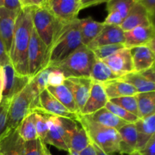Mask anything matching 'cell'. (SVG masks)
Listing matches in <instances>:
<instances>
[{
  "label": "cell",
  "instance_id": "cell-43",
  "mask_svg": "<svg viewBox=\"0 0 155 155\" xmlns=\"http://www.w3.org/2000/svg\"><path fill=\"white\" fill-rule=\"evenodd\" d=\"M10 63V59H9L8 54L6 51L5 46L3 42L2 39L0 35V65L1 67H4L5 65L9 64Z\"/></svg>",
  "mask_w": 155,
  "mask_h": 155
},
{
  "label": "cell",
  "instance_id": "cell-14",
  "mask_svg": "<svg viewBox=\"0 0 155 155\" xmlns=\"http://www.w3.org/2000/svg\"><path fill=\"white\" fill-rule=\"evenodd\" d=\"M102 61L114 74L120 78L133 72V64L130 48H124Z\"/></svg>",
  "mask_w": 155,
  "mask_h": 155
},
{
  "label": "cell",
  "instance_id": "cell-34",
  "mask_svg": "<svg viewBox=\"0 0 155 155\" xmlns=\"http://www.w3.org/2000/svg\"><path fill=\"white\" fill-rule=\"evenodd\" d=\"M48 117L49 115L45 114L42 112H34L35 126L38 139L43 142L46 137L48 131Z\"/></svg>",
  "mask_w": 155,
  "mask_h": 155
},
{
  "label": "cell",
  "instance_id": "cell-42",
  "mask_svg": "<svg viewBox=\"0 0 155 155\" xmlns=\"http://www.w3.org/2000/svg\"><path fill=\"white\" fill-rule=\"evenodd\" d=\"M146 10L150 19L154 23L155 15V0H138Z\"/></svg>",
  "mask_w": 155,
  "mask_h": 155
},
{
  "label": "cell",
  "instance_id": "cell-39",
  "mask_svg": "<svg viewBox=\"0 0 155 155\" xmlns=\"http://www.w3.org/2000/svg\"><path fill=\"white\" fill-rule=\"evenodd\" d=\"M41 153L42 141L40 139L24 142V155H41Z\"/></svg>",
  "mask_w": 155,
  "mask_h": 155
},
{
  "label": "cell",
  "instance_id": "cell-25",
  "mask_svg": "<svg viewBox=\"0 0 155 155\" xmlns=\"http://www.w3.org/2000/svg\"><path fill=\"white\" fill-rule=\"evenodd\" d=\"M79 27L81 33L82 43L85 46H87L102 30L104 24L94 21L91 17H88L79 19Z\"/></svg>",
  "mask_w": 155,
  "mask_h": 155
},
{
  "label": "cell",
  "instance_id": "cell-20",
  "mask_svg": "<svg viewBox=\"0 0 155 155\" xmlns=\"http://www.w3.org/2000/svg\"><path fill=\"white\" fill-rule=\"evenodd\" d=\"M24 145L18 128L8 129L0 139V155H24Z\"/></svg>",
  "mask_w": 155,
  "mask_h": 155
},
{
  "label": "cell",
  "instance_id": "cell-38",
  "mask_svg": "<svg viewBox=\"0 0 155 155\" xmlns=\"http://www.w3.org/2000/svg\"><path fill=\"white\" fill-rule=\"evenodd\" d=\"M10 101H2L0 104V139L8 131V110Z\"/></svg>",
  "mask_w": 155,
  "mask_h": 155
},
{
  "label": "cell",
  "instance_id": "cell-30",
  "mask_svg": "<svg viewBox=\"0 0 155 155\" xmlns=\"http://www.w3.org/2000/svg\"><path fill=\"white\" fill-rule=\"evenodd\" d=\"M140 119L155 114V92L138 93L136 95Z\"/></svg>",
  "mask_w": 155,
  "mask_h": 155
},
{
  "label": "cell",
  "instance_id": "cell-44",
  "mask_svg": "<svg viewBox=\"0 0 155 155\" xmlns=\"http://www.w3.org/2000/svg\"><path fill=\"white\" fill-rule=\"evenodd\" d=\"M2 7L14 12H20L22 9L20 0H2Z\"/></svg>",
  "mask_w": 155,
  "mask_h": 155
},
{
  "label": "cell",
  "instance_id": "cell-21",
  "mask_svg": "<svg viewBox=\"0 0 155 155\" xmlns=\"http://www.w3.org/2000/svg\"><path fill=\"white\" fill-rule=\"evenodd\" d=\"M133 64V72L140 73L154 66L155 53L147 45L130 48Z\"/></svg>",
  "mask_w": 155,
  "mask_h": 155
},
{
  "label": "cell",
  "instance_id": "cell-19",
  "mask_svg": "<svg viewBox=\"0 0 155 155\" xmlns=\"http://www.w3.org/2000/svg\"><path fill=\"white\" fill-rule=\"evenodd\" d=\"M108 101L109 100L106 95L102 83L94 82L89 98L80 114H92L99 110L100 109L104 108Z\"/></svg>",
  "mask_w": 155,
  "mask_h": 155
},
{
  "label": "cell",
  "instance_id": "cell-36",
  "mask_svg": "<svg viewBox=\"0 0 155 155\" xmlns=\"http://www.w3.org/2000/svg\"><path fill=\"white\" fill-rule=\"evenodd\" d=\"M124 48H125L124 44H112V45H103V46L95 48L92 49V51L95 58L101 61Z\"/></svg>",
  "mask_w": 155,
  "mask_h": 155
},
{
  "label": "cell",
  "instance_id": "cell-4",
  "mask_svg": "<svg viewBox=\"0 0 155 155\" xmlns=\"http://www.w3.org/2000/svg\"><path fill=\"white\" fill-rule=\"evenodd\" d=\"M77 122L85 130L91 143L108 155L119 153L120 137L117 130L95 122L87 115L79 114Z\"/></svg>",
  "mask_w": 155,
  "mask_h": 155
},
{
  "label": "cell",
  "instance_id": "cell-37",
  "mask_svg": "<svg viewBox=\"0 0 155 155\" xmlns=\"http://www.w3.org/2000/svg\"><path fill=\"white\" fill-rule=\"evenodd\" d=\"M51 71V68H45L42 69V71H39L37 74H36L34 77L31 78L33 85L37 89L39 94L43 90L46 89L47 86H48V75H49Z\"/></svg>",
  "mask_w": 155,
  "mask_h": 155
},
{
  "label": "cell",
  "instance_id": "cell-18",
  "mask_svg": "<svg viewBox=\"0 0 155 155\" xmlns=\"http://www.w3.org/2000/svg\"><path fill=\"white\" fill-rule=\"evenodd\" d=\"M19 12L8 10L4 7L0 8V35L9 54L15 31V21Z\"/></svg>",
  "mask_w": 155,
  "mask_h": 155
},
{
  "label": "cell",
  "instance_id": "cell-26",
  "mask_svg": "<svg viewBox=\"0 0 155 155\" xmlns=\"http://www.w3.org/2000/svg\"><path fill=\"white\" fill-rule=\"evenodd\" d=\"M90 119L101 125L119 131L124 126L128 124L126 121L123 120L114 114L112 112L106 109L105 107L100 109L99 110L91 115H87Z\"/></svg>",
  "mask_w": 155,
  "mask_h": 155
},
{
  "label": "cell",
  "instance_id": "cell-40",
  "mask_svg": "<svg viewBox=\"0 0 155 155\" xmlns=\"http://www.w3.org/2000/svg\"><path fill=\"white\" fill-rule=\"evenodd\" d=\"M65 77L62 72L56 69L51 68V71L48 75V86H58L64 84Z\"/></svg>",
  "mask_w": 155,
  "mask_h": 155
},
{
  "label": "cell",
  "instance_id": "cell-53",
  "mask_svg": "<svg viewBox=\"0 0 155 155\" xmlns=\"http://www.w3.org/2000/svg\"><path fill=\"white\" fill-rule=\"evenodd\" d=\"M131 155H142V154H141L139 151H135V152L133 153Z\"/></svg>",
  "mask_w": 155,
  "mask_h": 155
},
{
  "label": "cell",
  "instance_id": "cell-12",
  "mask_svg": "<svg viewBox=\"0 0 155 155\" xmlns=\"http://www.w3.org/2000/svg\"><path fill=\"white\" fill-rule=\"evenodd\" d=\"M62 124L65 127L68 136V147L70 150L80 153L91 144L89 137L82 127H80L76 120L61 118Z\"/></svg>",
  "mask_w": 155,
  "mask_h": 155
},
{
  "label": "cell",
  "instance_id": "cell-51",
  "mask_svg": "<svg viewBox=\"0 0 155 155\" xmlns=\"http://www.w3.org/2000/svg\"><path fill=\"white\" fill-rule=\"evenodd\" d=\"M48 149V148L46 147V145L42 141V153H41V155H47Z\"/></svg>",
  "mask_w": 155,
  "mask_h": 155
},
{
  "label": "cell",
  "instance_id": "cell-48",
  "mask_svg": "<svg viewBox=\"0 0 155 155\" xmlns=\"http://www.w3.org/2000/svg\"><path fill=\"white\" fill-rule=\"evenodd\" d=\"M80 155H97L96 151H95V148H94L93 145L91 143L87 148H85L84 150L80 152Z\"/></svg>",
  "mask_w": 155,
  "mask_h": 155
},
{
  "label": "cell",
  "instance_id": "cell-31",
  "mask_svg": "<svg viewBox=\"0 0 155 155\" xmlns=\"http://www.w3.org/2000/svg\"><path fill=\"white\" fill-rule=\"evenodd\" d=\"M20 136L24 142L38 139L35 126L34 112L30 113L24 118L18 127Z\"/></svg>",
  "mask_w": 155,
  "mask_h": 155
},
{
  "label": "cell",
  "instance_id": "cell-56",
  "mask_svg": "<svg viewBox=\"0 0 155 155\" xmlns=\"http://www.w3.org/2000/svg\"><path fill=\"white\" fill-rule=\"evenodd\" d=\"M68 155H71V154H68Z\"/></svg>",
  "mask_w": 155,
  "mask_h": 155
},
{
  "label": "cell",
  "instance_id": "cell-24",
  "mask_svg": "<svg viewBox=\"0 0 155 155\" xmlns=\"http://www.w3.org/2000/svg\"><path fill=\"white\" fill-rule=\"evenodd\" d=\"M108 100L120 97L132 96L138 94V91L132 85L119 80H111L102 83Z\"/></svg>",
  "mask_w": 155,
  "mask_h": 155
},
{
  "label": "cell",
  "instance_id": "cell-17",
  "mask_svg": "<svg viewBox=\"0 0 155 155\" xmlns=\"http://www.w3.org/2000/svg\"><path fill=\"white\" fill-rule=\"evenodd\" d=\"M125 42L124 32L120 27L112 25H105L99 34L92 40L87 47L90 49H94L103 45L112 44H124Z\"/></svg>",
  "mask_w": 155,
  "mask_h": 155
},
{
  "label": "cell",
  "instance_id": "cell-9",
  "mask_svg": "<svg viewBox=\"0 0 155 155\" xmlns=\"http://www.w3.org/2000/svg\"><path fill=\"white\" fill-rule=\"evenodd\" d=\"M3 90L2 101H10L16 94L21 92L30 82L28 76H20L15 72L11 64L2 67Z\"/></svg>",
  "mask_w": 155,
  "mask_h": 155
},
{
  "label": "cell",
  "instance_id": "cell-28",
  "mask_svg": "<svg viewBox=\"0 0 155 155\" xmlns=\"http://www.w3.org/2000/svg\"><path fill=\"white\" fill-rule=\"evenodd\" d=\"M118 80L132 85L133 87L136 88L139 93L152 92L155 89V83L147 80L140 73H130L121 77Z\"/></svg>",
  "mask_w": 155,
  "mask_h": 155
},
{
  "label": "cell",
  "instance_id": "cell-2",
  "mask_svg": "<svg viewBox=\"0 0 155 155\" xmlns=\"http://www.w3.org/2000/svg\"><path fill=\"white\" fill-rule=\"evenodd\" d=\"M81 45H83L79 27V18L71 22L64 23L48 48L46 68L61 62Z\"/></svg>",
  "mask_w": 155,
  "mask_h": 155
},
{
  "label": "cell",
  "instance_id": "cell-54",
  "mask_svg": "<svg viewBox=\"0 0 155 155\" xmlns=\"http://www.w3.org/2000/svg\"><path fill=\"white\" fill-rule=\"evenodd\" d=\"M47 155H52L51 154V152L49 151V150L48 149V151H47Z\"/></svg>",
  "mask_w": 155,
  "mask_h": 155
},
{
  "label": "cell",
  "instance_id": "cell-10",
  "mask_svg": "<svg viewBox=\"0 0 155 155\" xmlns=\"http://www.w3.org/2000/svg\"><path fill=\"white\" fill-rule=\"evenodd\" d=\"M36 111L42 112L49 116L67 118L76 121L79 115L69 111L51 94H50L47 89H45L39 94L38 107L34 110V112Z\"/></svg>",
  "mask_w": 155,
  "mask_h": 155
},
{
  "label": "cell",
  "instance_id": "cell-46",
  "mask_svg": "<svg viewBox=\"0 0 155 155\" xmlns=\"http://www.w3.org/2000/svg\"><path fill=\"white\" fill-rule=\"evenodd\" d=\"M23 8H39L42 7L45 0H20Z\"/></svg>",
  "mask_w": 155,
  "mask_h": 155
},
{
  "label": "cell",
  "instance_id": "cell-41",
  "mask_svg": "<svg viewBox=\"0 0 155 155\" xmlns=\"http://www.w3.org/2000/svg\"><path fill=\"white\" fill-rule=\"evenodd\" d=\"M124 19L117 12H108V15L105 18L104 23L105 25H112V26H120L122 24Z\"/></svg>",
  "mask_w": 155,
  "mask_h": 155
},
{
  "label": "cell",
  "instance_id": "cell-11",
  "mask_svg": "<svg viewBox=\"0 0 155 155\" xmlns=\"http://www.w3.org/2000/svg\"><path fill=\"white\" fill-rule=\"evenodd\" d=\"M94 81L90 77H68L64 80V84L72 94L79 114L83 110L90 94Z\"/></svg>",
  "mask_w": 155,
  "mask_h": 155
},
{
  "label": "cell",
  "instance_id": "cell-1",
  "mask_svg": "<svg viewBox=\"0 0 155 155\" xmlns=\"http://www.w3.org/2000/svg\"><path fill=\"white\" fill-rule=\"evenodd\" d=\"M32 9L33 8H23L18 13L8 54L11 64L20 76H28L27 50L33 27Z\"/></svg>",
  "mask_w": 155,
  "mask_h": 155
},
{
  "label": "cell",
  "instance_id": "cell-16",
  "mask_svg": "<svg viewBox=\"0 0 155 155\" xmlns=\"http://www.w3.org/2000/svg\"><path fill=\"white\" fill-rule=\"evenodd\" d=\"M148 25H154V23L150 19L145 8L138 0H135L134 4L132 6L127 18L124 20L120 27L124 32H127L139 26Z\"/></svg>",
  "mask_w": 155,
  "mask_h": 155
},
{
  "label": "cell",
  "instance_id": "cell-32",
  "mask_svg": "<svg viewBox=\"0 0 155 155\" xmlns=\"http://www.w3.org/2000/svg\"><path fill=\"white\" fill-rule=\"evenodd\" d=\"M109 101L119 106V107H122V108L125 109L126 110L133 114H134L135 116H136L140 119L139 108H138L137 99H136V95L114 98V99L109 100Z\"/></svg>",
  "mask_w": 155,
  "mask_h": 155
},
{
  "label": "cell",
  "instance_id": "cell-13",
  "mask_svg": "<svg viewBox=\"0 0 155 155\" xmlns=\"http://www.w3.org/2000/svg\"><path fill=\"white\" fill-rule=\"evenodd\" d=\"M68 136L65 127L62 124L61 118L49 116L48 117V131L44 143L51 145L62 151H69L67 144Z\"/></svg>",
  "mask_w": 155,
  "mask_h": 155
},
{
  "label": "cell",
  "instance_id": "cell-23",
  "mask_svg": "<svg viewBox=\"0 0 155 155\" xmlns=\"http://www.w3.org/2000/svg\"><path fill=\"white\" fill-rule=\"evenodd\" d=\"M118 133L120 137L119 145L120 154L131 155L136 151L137 131L135 124H128L124 126L119 130Z\"/></svg>",
  "mask_w": 155,
  "mask_h": 155
},
{
  "label": "cell",
  "instance_id": "cell-22",
  "mask_svg": "<svg viewBox=\"0 0 155 155\" xmlns=\"http://www.w3.org/2000/svg\"><path fill=\"white\" fill-rule=\"evenodd\" d=\"M155 114L142 118L135 124L137 131L136 151H140L145 148L148 141L154 136Z\"/></svg>",
  "mask_w": 155,
  "mask_h": 155
},
{
  "label": "cell",
  "instance_id": "cell-5",
  "mask_svg": "<svg viewBox=\"0 0 155 155\" xmlns=\"http://www.w3.org/2000/svg\"><path fill=\"white\" fill-rule=\"evenodd\" d=\"M95 60L96 58L92 50L87 46L81 45L61 61L49 68L60 71L65 79L68 77H89Z\"/></svg>",
  "mask_w": 155,
  "mask_h": 155
},
{
  "label": "cell",
  "instance_id": "cell-45",
  "mask_svg": "<svg viewBox=\"0 0 155 155\" xmlns=\"http://www.w3.org/2000/svg\"><path fill=\"white\" fill-rule=\"evenodd\" d=\"M155 135L151 138L145 148L142 151H139L142 155H155Z\"/></svg>",
  "mask_w": 155,
  "mask_h": 155
},
{
  "label": "cell",
  "instance_id": "cell-55",
  "mask_svg": "<svg viewBox=\"0 0 155 155\" xmlns=\"http://www.w3.org/2000/svg\"><path fill=\"white\" fill-rule=\"evenodd\" d=\"M1 68H2V67H1V65H0V69H1Z\"/></svg>",
  "mask_w": 155,
  "mask_h": 155
},
{
  "label": "cell",
  "instance_id": "cell-8",
  "mask_svg": "<svg viewBox=\"0 0 155 155\" xmlns=\"http://www.w3.org/2000/svg\"><path fill=\"white\" fill-rule=\"evenodd\" d=\"M48 50V47L41 40L33 27L27 50L28 76L30 78L46 68Z\"/></svg>",
  "mask_w": 155,
  "mask_h": 155
},
{
  "label": "cell",
  "instance_id": "cell-35",
  "mask_svg": "<svg viewBox=\"0 0 155 155\" xmlns=\"http://www.w3.org/2000/svg\"><path fill=\"white\" fill-rule=\"evenodd\" d=\"M106 109H107L108 110H110V112L116 115L117 117H118L119 118H120L123 120L126 121L128 124H135L136 122L139 120V118L137 117L136 116H135L133 114L130 113L129 111L126 110L125 109L122 108V107H119V106L116 105V104H113V103L108 102L105 105Z\"/></svg>",
  "mask_w": 155,
  "mask_h": 155
},
{
  "label": "cell",
  "instance_id": "cell-29",
  "mask_svg": "<svg viewBox=\"0 0 155 155\" xmlns=\"http://www.w3.org/2000/svg\"><path fill=\"white\" fill-rule=\"evenodd\" d=\"M89 77L94 82L99 83H104L120 78L119 76L114 74L102 61L97 58L92 66Z\"/></svg>",
  "mask_w": 155,
  "mask_h": 155
},
{
  "label": "cell",
  "instance_id": "cell-47",
  "mask_svg": "<svg viewBox=\"0 0 155 155\" xmlns=\"http://www.w3.org/2000/svg\"><path fill=\"white\" fill-rule=\"evenodd\" d=\"M140 74L143 76L144 77L147 79V80H150L152 83H155V76H154V66L152 68H149V69L144 71L142 72H140Z\"/></svg>",
  "mask_w": 155,
  "mask_h": 155
},
{
  "label": "cell",
  "instance_id": "cell-27",
  "mask_svg": "<svg viewBox=\"0 0 155 155\" xmlns=\"http://www.w3.org/2000/svg\"><path fill=\"white\" fill-rule=\"evenodd\" d=\"M46 89L69 111L75 114H80L72 94L64 85L58 86H47Z\"/></svg>",
  "mask_w": 155,
  "mask_h": 155
},
{
  "label": "cell",
  "instance_id": "cell-52",
  "mask_svg": "<svg viewBox=\"0 0 155 155\" xmlns=\"http://www.w3.org/2000/svg\"><path fill=\"white\" fill-rule=\"evenodd\" d=\"M68 153H69V154L71 155H80V153L77 152V151H72V150H70V151H68Z\"/></svg>",
  "mask_w": 155,
  "mask_h": 155
},
{
  "label": "cell",
  "instance_id": "cell-50",
  "mask_svg": "<svg viewBox=\"0 0 155 155\" xmlns=\"http://www.w3.org/2000/svg\"><path fill=\"white\" fill-rule=\"evenodd\" d=\"M92 145H93L94 148H95V151H96L97 155H108V154H106V153H104V151H102V150L100 149V148H98V146H96V145H94V144H92Z\"/></svg>",
  "mask_w": 155,
  "mask_h": 155
},
{
  "label": "cell",
  "instance_id": "cell-49",
  "mask_svg": "<svg viewBox=\"0 0 155 155\" xmlns=\"http://www.w3.org/2000/svg\"><path fill=\"white\" fill-rule=\"evenodd\" d=\"M2 90H3V82H2V68L0 69V104L2 101Z\"/></svg>",
  "mask_w": 155,
  "mask_h": 155
},
{
  "label": "cell",
  "instance_id": "cell-3",
  "mask_svg": "<svg viewBox=\"0 0 155 155\" xmlns=\"http://www.w3.org/2000/svg\"><path fill=\"white\" fill-rule=\"evenodd\" d=\"M39 92L31 80L27 86L15 95L9 103L8 110V128L16 129L23 120L38 107Z\"/></svg>",
  "mask_w": 155,
  "mask_h": 155
},
{
  "label": "cell",
  "instance_id": "cell-6",
  "mask_svg": "<svg viewBox=\"0 0 155 155\" xmlns=\"http://www.w3.org/2000/svg\"><path fill=\"white\" fill-rule=\"evenodd\" d=\"M32 20L36 33L48 48L64 23L58 21L44 4L42 7L32 9Z\"/></svg>",
  "mask_w": 155,
  "mask_h": 155
},
{
  "label": "cell",
  "instance_id": "cell-7",
  "mask_svg": "<svg viewBox=\"0 0 155 155\" xmlns=\"http://www.w3.org/2000/svg\"><path fill=\"white\" fill-rule=\"evenodd\" d=\"M105 1L100 0H45L44 6L63 23L77 19L80 10Z\"/></svg>",
  "mask_w": 155,
  "mask_h": 155
},
{
  "label": "cell",
  "instance_id": "cell-15",
  "mask_svg": "<svg viewBox=\"0 0 155 155\" xmlns=\"http://www.w3.org/2000/svg\"><path fill=\"white\" fill-rule=\"evenodd\" d=\"M154 25L139 26L130 31L124 32V46L127 48L147 45L155 39Z\"/></svg>",
  "mask_w": 155,
  "mask_h": 155
},
{
  "label": "cell",
  "instance_id": "cell-33",
  "mask_svg": "<svg viewBox=\"0 0 155 155\" xmlns=\"http://www.w3.org/2000/svg\"><path fill=\"white\" fill-rule=\"evenodd\" d=\"M107 2V12H117L125 19L135 2V0H109Z\"/></svg>",
  "mask_w": 155,
  "mask_h": 155
}]
</instances>
